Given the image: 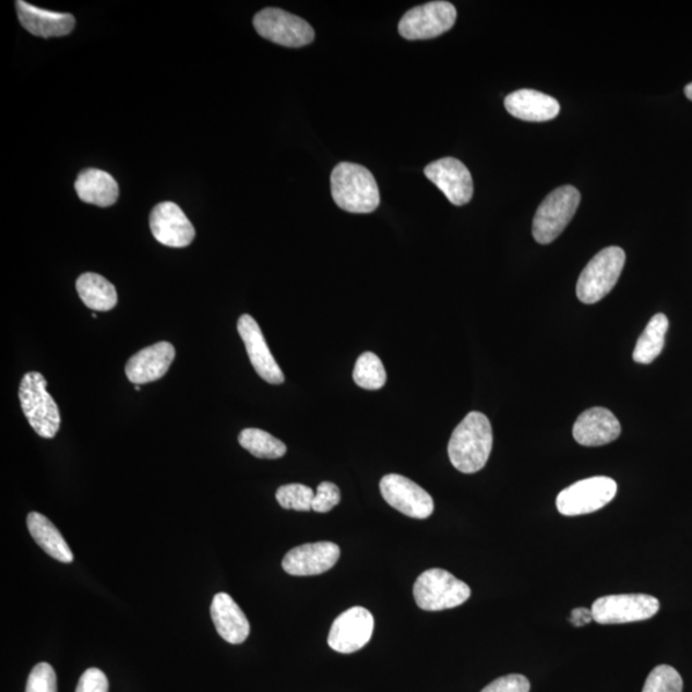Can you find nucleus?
I'll list each match as a JSON object with an SVG mask.
<instances>
[{"label":"nucleus","mask_w":692,"mask_h":692,"mask_svg":"<svg viewBox=\"0 0 692 692\" xmlns=\"http://www.w3.org/2000/svg\"><path fill=\"white\" fill-rule=\"evenodd\" d=\"M617 496L613 478L596 476L586 478L561 491L557 498L559 513L574 517L601 510Z\"/></svg>","instance_id":"0eeeda50"},{"label":"nucleus","mask_w":692,"mask_h":692,"mask_svg":"<svg viewBox=\"0 0 692 692\" xmlns=\"http://www.w3.org/2000/svg\"><path fill=\"white\" fill-rule=\"evenodd\" d=\"M374 620L370 610L355 607L336 618L329 633L331 649L351 654L365 647L372 637Z\"/></svg>","instance_id":"f8f14e48"},{"label":"nucleus","mask_w":692,"mask_h":692,"mask_svg":"<svg viewBox=\"0 0 692 692\" xmlns=\"http://www.w3.org/2000/svg\"><path fill=\"white\" fill-rule=\"evenodd\" d=\"M238 331L250 359V363L260 378L267 381L269 384L279 385L285 381L282 368L276 362L274 356L269 348L266 338L262 333L260 325L252 315L242 314L238 321Z\"/></svg>","instance_id":"4468645a"},{"label":"nucleus","mask_w":692,"mask_h":692,"mask_svg":"<svg viewBox=\"0 0 692 692\" xmlns=\"http://www.w3.org/2000/svg\"><path fill=\"white\" fill-rule=\"evenodd\" d=\"M176 351L172 344L160 342L136 353L129 359L127 377L132 384L144 385L165 377Z\"/></svg>","instance_id":"f3484780"},{"label":"nucleus","mask_w":692,"mask_h":692,"mask_svg":"<svg viewBox=\"0 0 692 692\" xmlns=\"http://www.w3.org/2000/svg\"><path fill=\"white\" fill-rule=\"evenodd\" d=\"M239 444L261 460L282 458L287 451L283 441L260 429L242 430L239 436Z\"/></svg>","instance_id":"a878e982"},{"label":"nucleus","mask_w":692,"mask_h":692,"mask_svg":"<svg viewBox=\"0 0 692 692\" xmlns=\"http://www.w3.org/2000/svg\"><path fill=\"white\" fill-rule=\"evenodd\" d=\"M76 290L83 303L93 311L108 312L119 301L116 287L107 278L86 272L76 282Z\"/></svg>","instance_id":"b1692460"},{"label":"nucleus","mask_w":692,"mask_h":692,"mask_svg":"<svg viewBox=\"0 0 692 692\" xmlns=\"http://www.w3.org/2000/svg\"><path fill=\"white\" fill-rule=\"evenodd\" d=\"M657 598L646 594L602 596L593 604L594 621L599 624H621L649 620L659 612Z\"/></svg>","instance_id":"6e6552de"},{"label":"nucleus","mask_w":692,"mask_h":692,"mask_svg":"<svg viewBox=\"0 0 692 692\" xmlns=\"http://www.w3.org/2000/svg\"><path fill=\"white\" fill-rule=\"evenodd\" d=\"M26 692H57V676L48 663H39L28 676Z\"/></svg>","instance_id":"c756f323"},{"label":"nucleus","mask_w":692,"mask_h":692,"mask_svg":"<svg viewBox=\"0 0 692 692\" xmlns=\"http://www.w3.org/2000/svg\"><path fill=\"white\" fill-rule=\"evenodd\" d=\"M580 202V191L571 186L551 191L537 208L533 224L535 240L542 246L553 242L576 215Z\"/></svg>","instance_id":"39448f33"},{"label":"nucleus","mask_w":692,"mask_h":692,"mask_svg":"<svg viewBox=\"0 0 692 692\" xmlns=\"http://www.w3.org/2000/svg\"><path fill=\"white\" fill-rule=\"evenodd\" d=\"M314 491L306 485L290 484L282 486L276 492V499L284 510L298 512L312 511Z\"/></svg>","instance_id":"cd10ccee"},{"label":"nucleus","mask_w":692,"mask_h":692,"mask_svg":"<svg viewBox=\"0 0 692 692\" xmlns=\"http://www.w3.org/2000/svg\"><path fill=\"white\" fill-rule=\"evenodd\" d=\"M136 392H140V390H142V387H140L139 385L135 386Z\"/></svg>","instance_id":"c9c22d12"},{"label":"nucleus","mask_w":692,"mask_h":692,"mask_svg":"<svg viewBox=\"0 0 692 692\" xmlns=\"http://www.w3.org/2000/svg\"><path fill=\"white\" fill-rule=\"evenodd\" d=\"M16 10L21 25L40 38H60L69 35L76 24L75 17L70 13L40 10L22 0H17Z\"/></svg>","instance_id":"6ab92c4d"},{"label":"nucleus","mask_w":692,"mask_h":692,"mask_svg":"<svg viewBox=\"0 0 692 692\" xmlns=\"http://www.w3.org/2000/svg\"><path fill=\"white\" fill-rule=\"evenodd\" d=\"M338 558L341 548L335 542L305 544L285 556L283 569L291 576H317L333 569Z\"/></svg>","instance_id":"dca6fc26"},{"label":"nucleus","mask_w":692,"mask_h":692,"mask_svg":"<svg viewBox=\"0 0 692 692\" xmlns=\"http://www.w3.org/2000/svg\"><path fill=\"white\" fill-rule=\"evenodd\" d=\"M532 684L522 675H508L491 682L481 692H529Z\"/></svg>","instance_id":"2f4dec72"},{"label":"nucleus","mask_w":692,"mask_h":692,"mask_svg":"<svg viewBox=\"0 0 692 692\" xmlns=\"http://www.w3.org/2000/svg\"><path fill=\"white\" fill-rule=\"evenodd\" d=\"M625 262V253L620 247H609L596 254L581 272L576 293L585 305L598 303L606 298L620 278Z\"/></svg>","instance_id":"20e7f679"},{"label":"nucleus","mask_w":692,"mask_h":692,"mask_svg":"<svg viewBox=\"0 0 692 692\" xmlns=\"http://www.w3.org/2000/svg\"><path fill=\"white\" fill-rule=\"evenodd\" d=\"M353 380L359 387L380 390L386 384V371L381 359L371 351L363 353L357 360Z\"/></svg>","instance_id":"bb28decb"},{"label":"nucleus","mask_w":692,"mask_h":692,"mask_svg":"<svg viewBox=\"0 0 692 692\" xmlns=\"http://www.w3.org/2000/svg\"><path fill=\"white\" fill-rule=\"evenodd\" d=\"M255 31L272 43L287 48H300L314 40V31L307 21L278 9H266L255 14Z\"/></svg>","instance_id":"1a4fd4ad"},{"label":"nucleus","mask_w":692,"mask_h":692,"mask_svg":"<svg viewBox=\"0 0 692 692\" xmlns=\"http://www.w3.org/2000/svg\"><path fill=\"white\" fill-rule=\"evenodd\" d=\"M27 527L33 539L48 556L61 563H71L73 553L68 541L51 522L38 512L27 515Z\"/></svg>","instance_id":"5701e85b"},{"label":"nucleus","mask_w":692,"mask_h":692,"mask_svg":"<svg viewBox=\"0 0 692 692\" xmlns=\"http://www.w3.org/2000/svg\"><path fill=\"white\" fill-rule=\"evenodd\" d=\"M504 106L515 119L529 122L550 121L561 112V106L557 99L532 90H522L508 95Z\"/></svg>","instance_id":"412c9836"},{"label":"nucleus","mask_w":692,"mask_h":692,"mask_svg":"<svg viewBox=\"0 0 692 692\" xmlns=\"http://www.w3.org/2000/svg\"><path fill=\"white\" fill-rule=\"evenodd\" d=\"M426 178L443 191L454 205H465L474 196V181L468 168L455 158H441L425 168Z\"/></svg>","instance_id":"ddd939ff"},{"label":"nucleus","mask_w":692,"mask_h":692,"mask_svg":"<svg viewBox=\"0 0 692 692\" xmlns=\"http://www.w3.org/2000/svg\"><path fill=\"white\" fill-rule=\"evenodd\" d=\"M417 606L427 612L462 606L470 596V588L451 572L440 569L426 571L414 587Z\"/></svg>","instance_id":"423d86ee"},{"label":"nucleus","mask_w":692,"mask_h":692,"mask_svg":"<svg viewBox=\"0 0 692 692\" xmlns=\"http://www.w3.org/2000/svg\"><path fill=\"white\" fill-rule=\"evenodd\" d=\"M592 621H594V617L590 609L576 608L572 610L571 622L576 625V628H581V625H585Z\"/></svg>","instance_id":"72a5a7b5"},{"label":"nucleus","mask_w":692,"mask_h":692,"mask_svg":"<svg viewBox=\"0 0 692 692\" xmlns=\"http://www.w3.org/2000/svg\"><path fill=\"white\" fill-rule=\"evenodd\" d=\"M109 683L105 672L90 668L80 677L76 692H108Z\"/></svg>","instance_id":"473e14b6"},{"label":"nucleus","mask_w":692,"mask_h":692,"mask_svg":"<svg viewBox=\"0 0 692 692\" xmlns=\"http://www.w3.org/2000/svg\"><path fill=\"white\" fill-rule=\"evenodd\" d=\"M81 201L98 207H109L119 199V183L102 169L87 168L79 175L75 182Z\"/></svg>","instance_id":"4be33fe9"},{"label":"nucleus","mask_w":692,"mask_h":692,"mask_svg":"<svg viewBox=\"0 0 692 692\" xmlns=\"http://www.w3.org/2000/svg\"><path fill=\"white\" fill-rule=\"evenodd\" d=\"M669 321L666 314L658 313L647 323L646 329L633 350V360L640 365H651L665 348Z\"/></svg>","instance_id":"393cba45"},{"label":"nucleus","mask_w":692,"mask_h":692,"mask_svg":"<svg viewBox=\"0 0 692 692\" xmlns=\"http://www.w3.org/2000/svg\"><path fill=\"white\" fill-rule=\"evenodd\" d=\"M683 682L671 666L655 667L644 684L643 692H682Z\"/></svg>","instance_id":"c85d7f7f"},{"label":"nucleus","mask_w":692,"mask_h":692,"mask_svg":"<svg viewBox=\"0 0 692 692\" xmlns=\"http://www.w3.org/2000/svg\"><path fill=\"white\" fill-rule=\"evenodd\" d=\"M456 10L449 2H430L415 7L399 22V33L407 40L433 39L451 31Z\"/></svg>","instance_id":"9d476101"},{"label":"nucleus","mask_w":692,"mask_h":692,"mask_svg":"<svg viewBox=\"0 0 692 692\" xmlns=\"http://www.w3.org/2000/svg\"><path fill=\"white\" fill-rule=\"evenodd\" d=\"M382 498L410 518L426 520L433 512V500L421 486L401 475H386L380 482Z\"/></svg>","instance_id":"9b49d317"},{"label":"nucleus","mask_w":692,"mask_h":692,"mask_svg":"<svg viewBox=\"0 0 692 692\" xmlns=\"http://www.w3.org/2000/svg\"><path fill=\"white\" fill-rule=\"evenodd\" d=\"M622 427L617 417L607 408H592L584 411L573 426V438L580 445L601 446L620 438Z\"/></svg>","instance_id":"a211bd4d"},{"label":"nucleus","mask_w":692,"mask_h":692,"mask_svg":"<svg viewBox=\"0 0 692 692\" xmlns=\"http://www.w3.org/2000/svg\"><path fill=\"white\" fill-rule=\"evenodd\" d=\"M211 616L218 635L225 642L239 645L246 642L250 633V624L244 612L226 593H218L213 598Z\"/></svg>","instance_id":"aec40b11"},{"label":"nucleus","mask_w":692,"mask_h":692,"mask_svg":"<svg viewBox=\"0 0 692 692\" xmlns=\"http://www.w3.org/2000/svg\"><path fill=\"white\" fill-rule=\"evenodd\" d=\"M331 194L342 210L371 213L380 205L377 179L363 166L343 162L331 174Z\"/></svg>","instance_id":"f03ea898"},{"label":"nucleus","mask_w":692,"mask_h":692,"mask_svg":"<svg viewBox=\"0 0 692 692\" xmlns=\"http://www.w3.org/2000/svg\"><path fill=\"white\" fill-rule=\"evenodd\" d=\"M492 449V429L489 418L480 411H470L455 427L448 453L454 468L462 474H476L489 461Z\"/></svg>","instance_id":"f257e3e1"},{"label":"nucleus","mask_w":692,"mask_h":692,"mask_svg":"<svg viewBox=\"0 0 692 692\" xmlns=\"http://www.w3.org/2000/svg\"><path fill=\"white\" fill-rule=\"evenodd\" d=\"M153 237L160 244L186 248L195 238V228L178 204L165 202L156 205L151 215Z\"/></svg>","instance_id":"2eb2a0df"},{"label":"nucleus","mask_w":692,"mask_h":692,"mask_svg":"<svg viewBox=\"0 0 692 692\" xmlns=\"http://www.w3.org/2000/svg\"><path fill=\"white\" fill-rule=\"evenodd\" d=\"M342 494L337 486L333 482H322L317 488L312 503V511L317 513H329L341 503Z\"/></svg>","instance_id":"7c9ffc66"},{"label":"nucleus","mask_w":692,"mask_h":692,"mask_svg":"<svg viewBox=\"0 0 692 692\" xmlns=\"http://www.w3.org/2000/svg\"><path fill=\"white\" fill-rule=\"evenodd\" d=\"M48 382L39 372H28L20 384L22 411L34 431L44 439H53L61 427V414L47 392Z\"/></svg>","instance_id":"7ed1b4c3"},{"label":"nucleus","mask_w":692,"mask_h":692,"mask_svg":"<svg viewBox=\"0 0 692 692\" xmlns=\"http://www.w3.org/2000/svg\"><path fill=\"white\" fill-rule=\"evenodd\" d=\"M684 94H687V97L692 100V83L684 87Z\"/></svg>","instance_id":"f704fd0d"}]
</instances>
